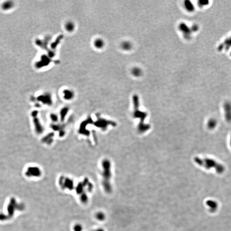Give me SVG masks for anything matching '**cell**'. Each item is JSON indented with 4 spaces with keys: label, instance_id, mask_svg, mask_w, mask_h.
<instances>
[{
    "label": "cell",
    "instance_id": "8fae6325",
    "mask_svg": "<svg viewBox=\"0 0 231 231\" xmlns=\"http://www.w3.org/2000/svg\"><path fill=\"white\" fill-rule=\"evenodd\" d=\"M184 5L187 10H188L189 11H192L194 9V6L191 3V2L186 1L184 2Z\"/></svg>",
    "mask_w": 231,
    "mask_h": 231
},
{
    "label": "cell",
    "instance_id": "4fadbf2b",
    "mask_svg": "<svg viewBox=\"0 0 231 231\" xmlns=\"http://www.w3.org/2000/svg\"><path fill=\"white\" fill-rule=\"evenodd\" d=\"M121 47L125 50H129L131 48V45L129 42H124L122 44Z\"/></svg>",
    "mask_w": 231,
    "mask_h": 231
},
{
    "label": "cell",
    "instance_id": "277c9868",
    "mask_svg": "<svg viewBox=\"0 0 231 231\" xmlns=\"http://www.w3.org/2000/svg\"><path fill=\"white\" fill-rule=\"evenodd\" d=\"M93 189V184L87 178H85L82 182L79 183L75 187L77 194L79 196L82 194H86V192H92Z\"/></svg>",
    "mask_w": 231,
    "mask_h": 231
},
{
    "label": "cell",
    "instance_id": "52a82bcc",
    "mask_svg": "<svg viewBox=\"0 0 231 231\" xmlns=\"http://www.w3.org/2000/svg\"><path fill=\"white\" fill-rule=\"evenodd\" d=\"M224 110L225 113V117L227 121H231V105L226 104L224 106Z\"/></svg>",
    "mask_w": 231,
    "mask_h": 231
},
{
    "label": "cell",
    "instance_id": "30bf717a",
    "mask_svg": "<svg viewBox=\"0 0 231 231\" xmlns=\"http://www.w3.org/2000/svg\"><path fill=\"white\" fill-rule=\"evenodd\" d=\"M94 45L97 49H101L104 45V42L100 39H97L94 42Z\"/></svg>",
    "mask_w": 231,
    "mask_h": 231
},
{
    "label": "cell",
    "instance_id": "9a60e30c",
    "mask_svg": "<svg viewBox=\"0 0 231 231\" xmlns=\"http://www.w3.org/2000/svg\"><path fill=\"white\" fill-rule=\"evenodd\" d=\"M64 96L65 98L66 99H70L73 98V92H72L70 90H66L64 91Z\"/></svg>",
    "mask_w": 231,
    "mask_h": 231
},
{
    "label": "cell",
    "instance_id": "ba28073f",
    "mask_svg": "<svg viewBox=\"0 0 231 231\" xmlns=\"http://www.w3.org/2000/svg\"><path fill=\"white\" fill-rule=\"evenodd\" d=\"M179 28L181 31L184 33V35H185V36L188 39L190 37L191 31L188 27L185 24L181 23L180 25Z\"/></svg>",
    "mask_w": 231,
    "mask_h": 231
},
{
    "label": "cell",
    "instance_id": "ac0fdd59",
    "mask_svg": "<svg viewBox=\"0 0 231 231\" xmlns=\"http://www.w3.org/2000/svg\"><path fill=\"white\" fill-rule=\"evenodd\" d=\"M93 231H105L103 229V228H97L96 229L94 230H93Z\"/></svg>",
    "mask_w": 231,
    "mask_h": 231
},
{
    "label": "cell",
    "instance_id": "5b68a950",
    "mask_svg": "<svg viewBox=\"0 0 231 231\" xmlns=\"http://www.w3.org/2000/svg\"><path fill=\"white\" fill-rule=\"evenodd\" d=\"M59 184L63 190L72 191L74 188V181L68 177L61 176L59 180Z\"/></svg>",
    "mask_w": 231,
    "mask_h": 231
},
{
    "label": "cell",
    "instance_id": "e0dca14e",
    "mask_svg": "<svg viewBox=\"0 0 231 231\" xmlns=\"http://www.w3.org/2000/svg\"><path fill=\"white\" fill-rule=\"evenodd\" d=\"M74 231H83V226L80 224H75L73 227Z\"/></svg>",
    "mask_w": 231,
    "mask_h": 231
},
{
    "label": "cell",
    "instance_id": "8992f818",
    "mask_svg": "<svg viewBox=\"0 0 231 231\" xmlns=\"http://www.w3.org/2000/svg\"><path fill=\"white\" fill-rule=\"evenodd\" d=\"M26 174L29 177H39L41 174V172L37 167H31L27 170Z\"/></svg>",
    "mask_w": 231,
    "mask_h": 231
},
{
    "label": "cell",
    "instance_id": "d6986e66",
    "mask_svg": "<svg viewBox=\"0 0 231 231\" xmlns=\"http://www.w3.org/2000/svg\"><path fill=\"white\" fill-rule=\"evenodd\" d=\"M230 144H231V142H230Z\"/></svg>",
    "mask_w": 231,
    "mask_h": 231
},
{
    "label": "cell",
    "instance_id": "6da1fadb",
    "mask_svg": "<svg viewBox=\"0 0 231 231\" xmlns=\"http://www.w3.org/2000/svg\"><path fill=\"white\" fill-rule=\"evenodd\" d=\"M133 100L134 104V112H133V117L134 118H140L141 122L138 125V130L140 133L145 132L150 128V126L148 125H146L144 123L145 119L146 118L147 114L146 113L142 112L139 110V102L138 96L135 95L133 97Z\"/></svg>",
    "mask_w": 231,
    "mask_h": 231
},
{
    "label": "cell",
    "instance_id": "2e32d148",
    "mask_svg": "<svg viewBox=\"0 0 231 231\" xmlns=\"http://www.w3.org/2000/svg\"><path fill=\"white\" fill-rule=\"evenodd\" d=\"M217 125V122L215 120H210L208 123V127L210 129H213Z\"/></svg>",
    "mask_w": 231,
    "mask_h": 231
},
{
    "label": "cell",
    "instance_id": "7a4b0ae2",
    "mask_svg": "<svg viewBox=\"0 0 231 231\" xmlns=\"http://www.w3.org/2000/svg\"><path fill=\"white\" fill-rule=\"evenodd\" d=\"M102 183L103 188L105 191L110 194L112 192L111 184L110 183V179L111 178V165L108 160H104L102 163Z\"/></svg>",
    "mask_w": 231,
    "mask_h": 231
},
{
    "label": "cell",
    "instance_id": "9c48e42d",
    "mask_svg": "<svg viewBox=\"0 0 231 231\" xmlns=\"http://www.w3.org/2000/svg\"><path fill=\"white\" fill-rule=\"evenodd\" d=\"M96 218L97 220L100 221H103L106 219V215L104 212H98L96 214Z\"/></svg>",
    "mask_w": 231,
    "mask_h": 231
},
{
    "label": "cell",
    "instance_id": "5bb4252c",
    "mask_svg": "<svg viewBox=\"0 0 231 231\" xmlns=\"http://www.w3.org/2000/svg\"><path fill=\"white\" fill-rule=\"evenodd\" d=\"M132 73L133 75H134L135 76L138 77L140 76L141 75L142 72L139 68H134L133 69Z\"/></svg>",
    "mask_w": 231,
    "mask_h": 231
},
{
    "label": "cell",
    "instance_id": "3957f363",
    "mask_svg": "<svg viewBox=\"0 0 231 231\" xmlns=\"http://www.w3.org/2000/svg\"><path fill=\"white\" fill-rule=\"evenodd\" d=\"M195 161L199 165L203 166L206 168L210 169L214 167L219 173H221L224 170V167L221 164H219L213 159L209 158L201 159L196 157Z\"/></svg>",
    "mask_w": 231,
    "mask_h": 231
},
{
    "label": "cell",
    "instance_id": "7c38bea8",
    "mask_svg": "<svg viewBox=\"0 0 231 231\" xmlns=\"http://www.w3.org/2000/svg\"><path fill=\"white\" fill-rule=\"evenodd\" d=\"M65 28L68 31H72L75 28V25L73 22L71 21H69L65 25Z\"/></svg>",
    "mask_w": 231,
    "mask_h": 231
}]
</instances>
